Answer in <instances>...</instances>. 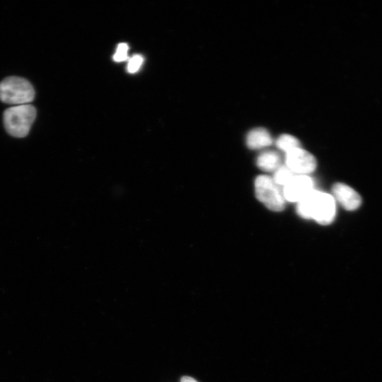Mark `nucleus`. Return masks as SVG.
I'll return each instance as SVG.
<instances>
[{
	"instance_id": "9d476101",
	"label": "nucleus",
	"mask_w": 382,
	"mask_h": 382,
	"mask_svg": "<svg viewBox=\"0 0 382 382\" xmlns=\"http://www.w3.org/2000/svg\"><path fill=\"white\" fill-rule=\"evenodd\" d=\"M276 146L286 154L301 148V144L299 139L291 135H282L277 139Z\"/></svg>"
},
{
	"instance_id": "0eeeda50",
	"label": "nucleus",
	"mask_w": 382,
	"mask_h": 382,
	"mask_svg": "<svg viewBox=\"0 0 382 382\" xmlns=\"http://www.w3.org/2000/svg\"><path fill=\"white\" fill-rule=\"evenodd\" d=\"M333 197L349 211L355 210L362 204V199L355 190L346 184L337 183L332 188Z\"/></svg>"
},
{
	"instance_id": "1a4fd4ad",
	"label": "nucleus",
	"mask_w": 382,
	"mask_h": 382,
	"mask_svg": "<svg viewBox=\"0 0 382 382\" xmlns=\"http://www.w3.org/2000/svg\"><path fill=\"white\" fill-rule=\"evenodd\" d=\"M256 165L262 171L275 172L282 165L281 158L279 154L275 151H266L258 155Z\"/></svg>"
},
{
	"instance_id": "7ed1b4c3",
	"label": "nucleus",
	"mask_w": 382,
	"mask_h": 382,
	"mask_svg": "<svg viewBox=\"0 0 382 382\" xmlns=\"http://www.w3.org/2000/svg\"><path fill=\"white\" fill-rule=\"evenodd\" d=\"M35 98L32 85L25 79L10 77L0 82V100L15 106L29 104Z\"/></svg>"
},
{
	"instance_id": "20e7f679",
	"label": "nucleus",
	"mask_w": 382,
	"mask_h": 382,
	"mask_svg": "<svg viewBox=\"0 0 382 382\" xmlns=\"http://www.w3.org/2000/svg\"><path fill=\"white\" fill-rule=\"evenodd\" d=\"M255 190L257 199L269 210L280 212L284 209L286 201L282 188L275 183L273 178L258 177L255 181Z\"/></svg>"
},
{
	"instance_id": "f03ea898",
	"label": "nucleus",
	"mask_w": 382,
	"mask_h": 382,
	"mask_svg": "<svg viewBox=\"0 0 382 382\" xmlns=\"http://www.w3.org/2000/svg\"><path fill=\"white\" fill-rule=\"evenodd\" d=\"M36 110L30 104L15 106L7 109L3 121L8 133L15 137H26L35 121Z\"/></svg>"
},
{
	"instance_id": "4468645a",
	"label": "nucleus",
	"mask_w": 382,
	"mask_h": 382,
	"mask_svg": "<svg viewBox=\"0 0 382 382\" xmlns=\"http://www.w3.org/2000/svg\"><path fill=\"white\" fill-rule=\"evenodd\" d=\"M181 382H199L195 379L190 377H183L181 379Z\"/></svg>"
},
{
	"instance_id": "39448f33",
	"label": "nucleus",
	"mask_w": 382,
	"mask_h": 382,
	"mask_svg": "<svg viewBox=\"0 0 382 382\" xmlns=\"http://www.w3.org/2000/svg\"><path fill=\"white\" fill-rule=\"evenodd\" d=\"M285 163L291 171L299 175L312 174L317 166L315 157L302 148L286 153Z\"/></svg>"
},
{
	"instance_id": "ddd939ff",
	"label": "nucleus",
	"mask_w": 382,
	"mask_h": 382,
	"mask_svg": "<svg viewBox=\"0 0 382 382\" xmlns=\"http://www.w3.org/2000/svg\"><path fill=\"white\" fill-rule=\"evenodd\" d=\"M143 59L139 56H133L128 64V69L129 73L135 74L140 67L142 63Z\"/></svg>"
},
{
	"instance_id": "423d86ee",
	"label": "nucleus",
	"mask_w": 382,
	"mask_h": 382,
	"mask_svg": "<svg viewBox=\"0 0 382 382\" xmlns=\"http://www.w3.org/2000/svg\"><path fill=\"white\" fill-rule=\"evenodd\" d=\"M315 182L308 175H296L293 179L282 188L285 201L299 203L315 190Z\"/></svg>"
},
{
	"instance_id": "f8f14e48",
	"label": "nucleus",
	"mask_w": 382,
	"mask_h": 382,
	"mask_svg": "<svg viewBox=\"0 0 382 382\" xmlns=\"http://www.w3.org/2000/svg\"><path fill=\"white\" fill-rule=\"evenodd\" d=\"M128 46L126 43H122L118 45L117 52L113 57L116 62H122L126 60L128 54Z\"/></svg>"
},
{
	"instance_id": "6e6552de",
	"label": "nucleus",
	"mask_w": 382,
	"mask_h": 382,
	"mask_svg": "<svg viewBox=\"0 0 382 382\" xmlns=\"http://www.w3.org/2000/svg\"><path fill=\"white\" fill-rule=\"evenodd\" d=\"M273 138L270 133L265 128H255L247 137V145L251 150H260L271 146Z\"/></svg>"
},
{
	"instance_id": "9b49d317",
	"label": "nucleus",
	"mask_w": 382,
	"mask_h": 382,
	"mask_svg": "<svg viewBox=\"0 0 382 382\" xmlns=\"http://www.w3.org/2000/svg\"><path fill=\"white\" fill-rule=\"evenodd\" d=\"M296 175L286 165H281L274 172L273 181L280 187H284L288 184Z\"/></svg>"
},
{
	"instance_id": "f257e3e1",
	"label": "nucleus",
	"mask_w": 382,
	"mask_h": 382,
	"mask_svg": "<svg viewBox=\"0 0 382 382\" xmlns=\"http://www.w3.org/2000/svg\"><path fill=\"white\" fill-rule=\"evenodd\" d=\"M297 212L304 219H312L319 225H328L336 217V201L331 195L315 189L297 203Z\"/></svg>"
}]
</instances>
